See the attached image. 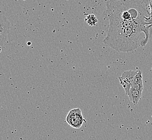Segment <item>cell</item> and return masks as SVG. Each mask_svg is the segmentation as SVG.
<instances>
[{
    "mask_svg": "<svg viewBox=\"0 0 152 140\" xmlns=\"http://www.w3.org/2000/svg\"><path fill=\"white\" fill-rule=\"evenodd\" d=\"M106 14L110 25L103 42L118 52H131L145 44L142 33L150 38L151 15L136 0H109Z\"/></svg>",
    "mask_w": 152,
    "mask_h": 140,
    "instance_id": "cell-1",
    "label": "cell"
},
{
    "mask_svg": "<svg viewBox=\"0 0 152 140\" xmlns=\"http://www.w3.org/2000/svg\"><path fill=\"white\" fill-rule=\"evenodd\" d=\"M137 71H126L123 72L121 77H119L120 84L122 85L126 95H129L132 87V82Z\"/></svg>",
    "mask_w": 152,
    "mask_h": 140,
    "instance_id": "cell-3",
    "label": "cell"
},
{
    "mask_svg": "<svg viewBox=\"0 0 152 140\" xmlns=\"http://www.w3.org/2000/svg\"><path fill=\"white\" fill-rule=\"evenodd\" d=\"M82 111L79 108H73L67 114L66 121L70 126L74 128L79 129L84 122Z\"/></svg>",
    "mask_w": 152,
    "mask_h": 140,
    "instance_id": "cell-2",
    "label": "cell"
},
{
    "mask_svg": "<svg viewBox=\"0 0 152 140\" xmlns=\"http://www.w3.org/2000/svg\"><path fill=\"white\" fill-rule=\"evenodd\" d=\"M85 21L86 23L90 26H95L98 22V20L95 15L94 14L88 15L86 18H85Z\"/></svg>",
    "mask_w": 152,
    "mask_h": 140,
    "instance_id": "cell-7",
    "label": "cell"
},
{
    "mask_svg": "<svg viewBox=\"0 0 152 140\" xmlns=\"http://www.w3.org/2000/svg\"><path fill=\"white\" fill-rule=\"evenodd\" d=\"M10 30V23L4 16H0V47L6 42Z\"/></svg>",
    "mask_w": 152,
    "mask_h": 140,
    "instance_id": "cell-4",
    "label": "cell"
},
{
    "mask_svg": "<svg viewBox=\"0 0 152 140\" xmlns=\"http://www.w3.org/2000/svg\"><path fill=\"white\" fill-rule=\"evenodd\" d=\"M131 88L135 90L143 92V84L142 73L141 70H137L132 82Z\"/></svg>",
    "mask_w": 152,
    "mask_h": 140,
    "instance_id": "cell-5",
    "label": "cell"
},
{
    "mask_svg": "<svg viewBox=\"0 0 152 140\" xmlns=\"http://www.w3.org/2000/svg\"><path fill=\"white\" fill-rule=\"evenodd\" d=\"M142 95V92L131 88L128 96L130 101L134 105H137L140 100Z\"/></svg>",
    "mask_w": 152,
    "mask_h": 140,
    "instance_id": "cell-6",
    "label": "cell"
}]
</instances>
